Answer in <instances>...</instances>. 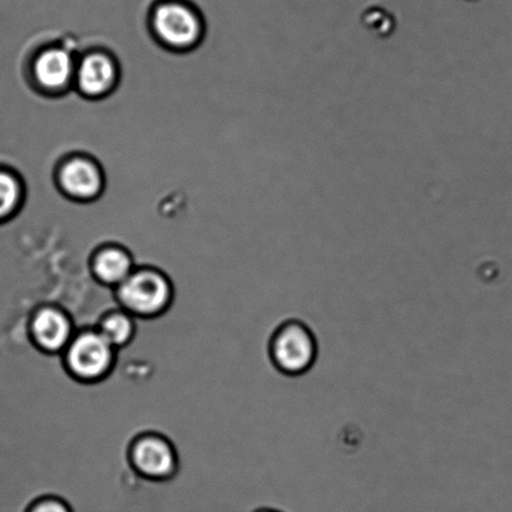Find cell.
Instances as JSON below:
<instances>
[{
	"label": "cell",
	"mask_w": 512,
	"mask_h": 512,
	"mask_svg": "<svg viewBox=\"0 0 512 512\" xmlns=\"http://www.w3.org/2000/svg\"><path fill=\"white\" fill-rule=\"evenodd\" d=\"M318 340L304 321L290 319L271 336L269 355L279 373L296 378L309 373L318 359Z\"/></svg>",
	"instance_id": "6da1fadb"
},
{
	"label": "cell",
	"mask_w": 512,
	"mask_h": 512,
	"mask_svg": "<svg viewBox=\"0 0 512 512\" xmlns=\"http://www.w3.org/2000/svg\"><path fill=\"white\" fill-rule=\"evenodd\" d=\"M60 184L74 198L90 199L102 188V177L93 163L85 159H73L60 172Z\"/></svg>",
	"instance_id": "52a82bcc"
},
{
	"label": "cell",
	"mask_w": 512,
	"mask_h": 512,
	"mask_svg": "<svg viewBox=\"0 0 512 512\" xmlns=\"http://www.w3.org/2000/svg\"><path fill=\"white\" fill-rule=\"evenodd\" d=\"M154 27L159 37L174 48H187L200 35L198 18L192 10L178 3L159 7L154 15Z\"/></svg>",
	"instance_id": "5b68a950"
},
{
	"label": "cell",
	"mask_w": 512,
	"mask_h": 512,
	"mask_svg": "<svg viewBox=\"0 0 512 512\" xmlns=\"http://www.w3.org/2000/svg\"><path fill=\"white\" fill-rule=\"evenodd\" d=\"M19 188L17 182L8 174L0 173V218L7 215L17 204Z\"/></svg>",
	"instance_id": "7c38bea8"
},
{
	"label": "cell",
	"mask_w": 512,
	"mask_h": 512,
	"mask_svg": "<svg viewBox=\"0 0 512 512\" xmlns=\"http://www.w3.org/2000/svg\"><path fill=\"white\" fill-rule=\"evenodd\" d=\"M132 463L140 475L152 480H167L177 470V454L169 441L159 436H145L135 441Z\"/></svg>",
	"instance_id": "277c9868"
},
{
	"label": "cell",
	"mask_w": 512,
	"mask_h": 512,
	"mask_svg": "<svg viewBox=\"0 0 512 512\" xmlns=\"http://www.w3.org/2000/svg\"><path fill=\"white\" fill-rule=\"evenodd\" d=\"M254 512H283V511L276 510V509H270V508H261V509L255 510Z\"/></svg>",
	"instance_id": "5bb4252c"
},
{
	"label": "cell",
	"mask_w": 512,
	"mask_h": 512,
	"mask_svg": "<svg viewBox=\"0 0 512 512\" xmlns=\"http://www.w3.org/2000/svg\"><path fill=\"white\" fill-rule=\"evenodd\" d=\"M119 303L130 315L153 318L167 310L172 301L170 281L157 270H137L117 288Z\"/></svg>",
	"instance_id": "7a4b0ae2"
},
{
	"label": "cell",
	"mask_w": 512,
	"mask_h": 512,
	"mask_svg": "<svg viewBox=\"0 0 512 512\" xmlns=\"http://www.w3.org/2000/svg\"><path fill=\"white\" fill-rule=\"evenodd\" d=\"M115 349L99 331H84L74 336L67 348L68 370L80 381H98L112 369Z\"/></svg>",
	"instance_id": "3957f363"
},
{
	"label": "cell",
	"mask_w": 512,
	"mask_h": 512,
	"mask_svg": "<svg viewBox=\"0 0 512 512\" xmlns=\"http://www.w3.org/2000/svg\"><path fill=\"white\" fill-rule=\"evenodd\" d=\"M99 333L115 350L123 348L133 340L135 323L127 311H117L104 318L99 326Z\"/></svg>",
	"instance_id": "8fae6325"
},
{
	"label": "cell",
	"mask_w": 512,
	"mask_h": 512,
	"mask_svg": "<svg viewBox=\"0 0 512 512\" xmlns=\"http://www.w3.org/2000/svg\"><path fill=\"white\" fill-rule=\"evenodd\" d=\"M133 261L120 249H105L94 261V273L103 284L118 286L133 273Z\"/></svg>",
	"instance_id": "30bf717a"
},
{
	"label": "cell",
	"mask_w": 512,
	"mask_h": 512,
	"mask_svg": "<svg viewBox=\"0 0 512 512\" xmlns=\"http://www.w3.org/2000/svg\"><path fill=\"white\" fill-rule=\"evenodd\" d=\"M28 512H73V510L67 501L47 496V498L35 501Z\"/></svg>",
	"instance_id": "4fadbf2b"
},
{
	"label": "cell",
	"mask_w": 512,
	"mask_h": 512,
	"mask_svg": "<svg viewBox=\"0 0 512 512\" xmlns=\"http://www.w3.org/2000/svg\"><path fill=\"white\" fill-rule=\"evenodd\" d=\"M29 331L33 343L50 354L67 350L73 340V325L69 316L52 306L40 309L33 315Z\"/></svg>",
	"instance_id": "8992f818"
},
{
	"label": "cell",
	"mask_w": 512,
	"mask_h": 512,
	"mask_svg": "<svg viewBox=\"0 0 512 512\" xmlns=\"http://www.w3.org/2000/svg\"><path fill=\"white\" fill-rule=\"evenodd\" d=\"M73 60L63 49L44 52L35 63V75L44 88L58 90L69 83L73 75Z\"/></svg>",
	"instance_id": "ba28073f"
},
{
	"label": "cell",
	"mask_w": 512,
	"mask_h": 512,
	"mask_svg": "<svg viewBox=\"0 0 512 512\" xmlns=\"http://www.w3.org/2000/svg\"><path fill=\"white\" fill-rule=\"evenodd\" d=\"M115 79L112 60L102 54H92L85 58L78 70V84L84 94L97 95L107 92Z\"/></svg>",
	"instance_id": "9c48e42d"
}]
</instances>
